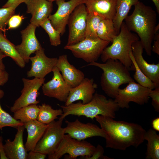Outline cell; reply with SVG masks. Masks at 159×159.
<instances>
[{
	"instance_id": "6da1fadb",
	"label": "cell",
	"mask_w": 159,
	"mask_h": 159,
	"mask_svg": "<svg viewBox=\"0 0 159 159\" xmlns=\"http://www.w3.org/2000/svg\"><path fill=\"white\" fill-rule=\"evenodd\" d=\"M95 118L105 133L106 148L125 150L130 146L138 147L145 140L146 131L138 124L101 115Z\"/></svg>"
},
{
	"instance_id": "7a4b0ae2",
	"label": "cell",
	"mask_w": 159,
	"mask_h": 159,
	"mask_svg": "<svg viewBox=\"0 0 159 159\" xmlns=\"http://www.w3.org/2000/svg\"><path fill=\"white\" fill-rule=\"evenodd\" d=\"M134 6L132 13L126 17L125 22L130 31L137 34L146 53L150 56L157 25V14L151 7L139 1Z\"/></svg>"
},
{
	"instance_id": "3957f363",
	"label": "cell",
	"mask_w": 159,
	"mask_h": 159,
	"mask_svg": "<svg viewBox=\"0 0 159 159\" xmlns=\"http://www.w3.org/2000/svg\"><path fill=\"white\" fill-rule=\"evenodd\" d=\"M59 106L63 113L59 119L63 120L69 115L85 116L92 120L98 115L115 119V113L120 108L114 100L108 99L104 95L97 92L94 94L92 100L87 103L83 104L80 101L67 106Z\"/></svg>"
},
{
	"instance_id": "277c9868",
	"label": "cell",
	"mask_w": 159,
	"mask_h": 159,
	"mask_svg": "<svg viewBox=\"0 0 159 159\" xmlns=\"http://www.w3.org/2000/svg\"><path fill=\"white\" fill-rule=\"evenodd\" d=\"M87 65L96 66L102 70L101 87L105 93L112 98L116 97L120 85L134 81L129 69L117 59H109L103 63L96 62Z\"/></svg>"
},
{
	"instance_id": "5b68a950",
	"label": "cell",
	"mask_w": 159,
	"mask_h": 159,
	"mask_svg": "<svg viewBox=\"0 0 159 159\" xmlns=\"http://www.w3.org/2000/svg\"><path fill=\"white\" fill-rule=\"evenodd\" d=\"M137 34L132 33L127 27L125 22L121 24L120 32L115 38L112 44L107 47L100 56L105 62L109 59H117L130 70H135V67L129 56L132 46L139 40Z\"/></svg>"
},
{
	"instance_id": "8992f818",
	"label": "cell",
	"mask_w": 159,
	"mask_h": 159,
	"mask_svg": "<svg viewBox=\"0 0 159 159\" xmlns=\"http://www.w3.org/2000/svg\"><path fill=\"white\" fill-rule=\"evenodd\" d=\"M95 147L84 140H78L72 138L68 134H64L55 152L48 156L49 159H59L65 154H68L64 158L76 159L78 156L80 159H87L91 156Z\"/></svg>"
},
{
	"instance_id": "52a82bcc",
	"label": "cell",
	"mask_w": 159,
	"mask_h": 159,
	"mask_svg": "<svg viewBox=\"0 0 159 159\" xmlns=\"http://www.w3.org/2000/svg\"><path fill=\"white\" fill-rule=\"evenodd\" d=\"M110 43L99 38H85L76 44L65 45L64 49L70 50L75 57L90 63L97 61Z\"/></svg>"
},
{
	"instance_id": "ba28073f",
	"label": "cell",
	"mask_w": 159,
	"mask_h": 159,
	"mask_svg": "<svg viewBox=\"0 0 159 159\" xmlns=\"http://www.w3.org/2000/svg\"><path fill=\"white\" fill-rule=\"evenodd\" d=\"M63 119H59L48 124L43 136L34 150L48 156L56 150L65 134L62 127Z\"/></svg>"
},
{
	"instance_id": "9c48e42d",
	"label": "cell",
	"mask_w": 159,
	"mask_h": 159,
	"mask_svg": "<svg viewBox=\"0 0 159 159\" xmlns=\"http://www.w3.org/2000/svg\"><path fill=\"white\" fill-rule=\"evenodd\" d=\"M128 84L125 88L119 89L115 98L114 100L119 108L128 109L130 102L140 105L148 102L151 89L135 83L134 81H130Z\"/></svg>"
},
{
	"instance_id": "30bf717a",
	"label": "cell",
	"mask_w": 159,
	"mask_h": 159,
	"mask_svg": "<svg viewBox=\"0 0 159 159\" xmlns=\"http://www.w3.org/2000/svg\"><path fill=\"white\" fill-rule=\"evenodd\" d=\"M88 13L84 4L77 6L69 19V35L67 44L69 46L76 44L85 39Z\"/></svg>"
},
{
	"instance_id": "8fae6325",
	"label": "cell",
	"mask_w": 159,
	"mask_h": 159,
	"mask_svg": "<svg viewBox=\"0 0 159 159\" xmlns=\"http://www.w3.org/2000/svg\"><path fill=\"white\" fill-rule=\"evenodd\" d=\"M24 87L21 92V95L11 107L13 112L24 107L31 104L37 105L39 101L37 100L40 93V87L44 83L45 78L35 77L32 80L23 78Z\"/></svg>"
},
{
	"instance_id": "7c38bea8",
	"label": "cell",
	"mask_w": 159,
	"mask_h": 159,
	"mask_svg": "<svg viewBox=\"0 0 159 159\" xmlns=\"http://www.w3.org/2000/svg\"><path fill=\"white\" fill-rule=\"evenodd\" d=\"M56 3L58 6L56 11L51 14L48 19L54 27L58 31L61 35L66 31V26L69 16L75 8L83 4V0H57Z\"/></svg>"
},
{
	"instance_id": "4fadbf2b",
	"label": "cell",
	"mask_w": 159,
	"mask_h": 159,
	"mask_svg": "<svg viewBox=\"0 0 159 159\" xmlns=\"http://www.w3.org/2000/svg\"><path fill=\"white\" fill-rule=\"evenodd\" d=\"M52 72V79L42 86L44 95L56 98L59 101L65 102L72 87L63 79L60 72L56 66Z\"/></svg>"
},
{
	"instance_id": "5bb4252c",
	"label": "cell",
	"mask_w": 159,
	"mask_h": 159,
	"mask_svg": "<svg viewBox=\"0 0 159 159\" xmlns=\"http://www.w3.org/2000/svg\"><path fill=\"white\" fill-rule=\"evenodd\" d=\"M65 122L67 126L64 128L65 134L75 139L81 140L93 137H105L103 130L95 124L83 123L78 119L73 122L66 120Z\"/></svg>"
},
{
	"instance_id": "9a60e30c",
	"label": "cell",
	"mask_w": 159,
	"mask_h": 159,
	"mask_svg": "<svg viewBox=\"0 0 159 159\" xmlns=\"http://www.w3.org/2000/svg\"><path fill=\"white\" fill-rule=\"evenodd\" d=\"M37 27L31 23L21 31L22 42L15 45L17 52L26 63L29 61L30 55L42 48L35 35Z\"/></svg>"
},
{
	"instance_id": "2e32d148",
	"label": "cell",
	"mask_w": 159,
	"mask_h": 159,
	"mask_svg": "<svg viewBox=\"0 0 159 159\" xmlns=\"http://www.w3.org/2000/svg\"><path fill=\"white\" fill-rule=\"evenodd\" d=\"M35 55L30 57L32 64L30 69L27 73L28 77H34L44 78L56 66L58 58H49L45 54L44 49L42 48L36 51Z\"/></svg>"
},
{
	"instance_id": "e0dca14e",
	"label": "cell",
	"mask_w": 159,
	"mask_h": 159,
	"mask_svg": "<svg viewBox=\"0 0 159 159\" xmlns=\"http://www.w3.org/2000/svg\"><path fill=\"white\" fill-rule=\"evenodd\" d=\"M131 49L139 68L154 83L155 88L159 87V63L150 64L144 59L142 55L144 48L139 40L133 43Z\"/></svg>"
},
{
	"instance_id": "ac0fdd59",
	"label": "cell",
	"mask_w": 159,
	"mask_h": 159,
	"mask_svg": "<svg viewBox=\"0 0 159 159\" xmlns=\"http://www.w3.org/2000/svg\"><path fill=\"white\" fill-rule=\"evenodd\" d=\"M97 87L92 78H85L77 86L71 87L65 105H68L77 101L81 100L83 104L89 102L92 99Z\"/></svg>"
},
{
	"instance_id": "d6986e66",
	"label": "cell",
	"mask_w": 159,
	"mask_h": 159,
	"mask_svg": "<svg viewBox=\"0 0 159 159\" xmlns=\"http://www.w3.org/2000/svg\"><path fill=\"white\" fill-rule=\"evenodd\" d=\"M25 3L27 13L32 15L30 23L37 27L48 18L52 10V2L47 0H27Z\"/></svg>"
},
{
	"instance_id": "ffe728a7",
	"label": "cell",
	"mask_w": 159,
	"mask_h": 159,
	"mask_svg": "<svg viewBox=\"0 0 159 159\" xmlns=\"http://www.w3.org/2000/svg\"><path fill=\"white\" fill-rule=\"evenodd\" d=\"M56 66L61 72L64 81L72 87L77 86L85 78L82 72L69 63L66 54L59 57Z\"/></svg>"
},
{
	"instance_id": "44dd1931",
	"label": "cell",
	"mask_w": 159,
	"mask_h": 159,
	"mask_svg": "<svg viewBox=\"0 0 159 159\" xmlns=\"http://www.w3.org/2000/svg\"><path fill=\"white\" fill-rule=\"evenodd\" d=\"M24 125L18 127L14 140L8 139L3 145V149L7 159H26L28 153L23 140Z\"/></svg>"
},
{
	"instance_id": "7402d4cb",
	"label": "cell",
	"mask_w": 159,
	"mask_h": 159,
	"mask_svg": "<svg viewBox=\"0 0 159 159\" xmlns=\"http://www.w3.org/2000/svg\"><path fill=\"white\" fill-rule=\"evenodd\" d=\"M88 13L103 19L113 20L116 13V0H83Z\"/></svg>"
},
{
	"instance_id": "603a6c76",
	"label": "cell",
	"mask_w": 159,
	"mask_h": 159,
	"mask_svg": "<svg viewBox=\"0 0 159 159\" xmlns=\"http://www.w3.org/2000/svg\"><path fill=\"white\" fill-rule=\"evenodd\" d=\"M24 126L26 129L28 134L24 145L25 148L27 152L34 150L43 136L48 125L42 123L36 120L24 123Z\"/></svg>"
},
{
	"instance_id": "cb8c5ba5",
	"label": "cell",
	"mask_w": 159,
	"mask_h": 159,
	"mask_svg": "<svg viewBox=\"0 0 159 159\" xmlns=\"http://www.w3.org/2000/svg\"><path fill=\"white\" fill-rule=\"evenodd\" d=\"M139 1L138 0H116V13L112 21L117 35L122 24L128 16L131 7Z\"/></svg>"
},
{
	"instance_id": "d4e9b609",
	"label": "cell",
	"mask_w": 159,
	"mask_h": 159,
	"mask_svg": "<svg viewBox=\"0 0 159 159\" xmlns=\"http://www.w3.org/2000/svg\"><path fill=\"white\" fill-rule=\"evenodd\" d=\"M145 140L147 141L146 159H159V135L152 129L146 131Z\"/></svg>"
},
{
	"instance_id": "484cf974",
	"label": "cell",
	"mask_w": 159,
	"mask_h": 159,
	"mask_svg": "<svg viewBox=\"0 0 159 159\" xmlns=\"http://www.w3.org/2000/svg\"><path fill=\"white\" fill-rule=\"evenodd\" d=\"M0 50L6 57H11L20 67H25L26 63L17 52L15 45L2 32H0Z\"/></svg>"
},
{
	"instance_id": "4316f807",
	"label": "cell",
	"mask_w": 159,
	"mask_h": 159,
	"mask_svg": "<svg viewBox=\"0 0 159 159\" xmlns=\"http://www.w3.org/2000/svg\"><path fill=\"white\" fill-rule=\"evenodd\" d=\"M97 34L99 38L112 43L117 35L112 20L102 19L99 23Z\"/></svg>"
},
{
	"instance_id": "83f0119b",
	"label": "cell",
	"mask_w": 159,
	"mask_h": 159,
	"mask_svg": "<svg viewBox=\"0 0 159 159\" xmlns=\"http://www.w3.org/2000/svg\"><path fill=\"white\" fill-rule=\"evenodd\" d=\"M38 106L39 111L37 120L43 124H48L63 114L62 109H54L48 104L43 103Z\"/></svg>"
},
{
	"instance_id": "f1b7e54d",
	"label": "cell",
	"mask_w": 159,
	"mask_h": 159,
	"mask_svg": "<svg viewBox=\"0 0 159 159\" xmlns=\"http://www.w3.org/2000/svg\"><path fill=\"white\" fill-rule=\"evenodd\" d=\"M39 108L36 104H31L21 107L14 112V117L23 123L36 120Z\"/></svg>"
},
{
	"instance_id": "f546056e",
	"label": "cell",
	"mask_w": 159,
	"mask_h": 159,
	"mask_svg": "<svg viewBox=\"0 0 159 159\" xmlns=\"http://www.w3.org/2000/svg\"><path fill=\"white\" fill-rule=\"evenodd\" d=\"M129 56L135 67L134 79L142 86L153 90L155 88L154 83L140 70L135 60L132 50L129 52Z\"/></svg>"
},
{
	"instance_id": "4dcf8cb0",
	"label": "cell",
	"mask_w": 159,
	"mask_h": 159,
	"mask_svg": "<svg viewBox=\"0 0 159 159\" xmlns=\"http://www.w3.org/2000/svg\"><path fill=\"white\" fill-rule=\"evenodd\" d=\"M102 19L97 15L88 12L85 38H98L97 34V27L99 22Z\"/></svg>"
},
{
	"instance_id": "1f68e13d",
	"label": "cell",
	"mask_w": 159,
	"mask_h": 159,
	"mask_svg": "<svg viewBox=\"0 0 159 159\" xmlns=\"http://www.w3.org/2000/svg\"><path fill=\"white\" fill-rule=\"evenodd\" d=\"M40 26L48 34L52 45L56 47L60 44L61 33L54 27L48 18L43 22Z\"/></svg>"
},
{
	"instance_id": "d6a6232c",
	"label": "cell",
	"mask_w": 159,
	"mask_h": 159,
	"mask_svg": "<svg viewBox=\"0 0 159 159\" xmlns=\"http://www.w3.org/2000/svg\"><path fill=\"white\" fill-rule=\"evenodd\" d=\"M24 124L2 109L0 100V129L6 127H11L17 129L18 127L23 125Z\"/></svg>"
},
{
	"instance_id": "836d02e7",
	"label": "cell",
	"mask_w": 159,
	"mask_h": 159,
	"mask_svg": "<svg viewBox=\"0 0 159 159\" xmlns=\"http://www.w3.org/2000/svg\"><path fill=\"white\" fill-rule=\"evenodd\" d=\"M15 9L11 7L0 8V32H5L6 27L10 17L14 14Z\"/></svg>"
},
{
	"instance_id": "e575fe53",
	"label": "cell",
	"mask_w": 159,
	"mask_h": 159,
	"mask_svg": "<svg viewBox=\"0 0 159 159\" xmlns=\"http://www.w3.org/2000/svg\"><path fill=\"white\" fill-rule=\"evenodd\" d=\"M152 99V105L155 111L159 112V87L150 90L149 95Z\"/></svg>"
},
{
	"instance_id": "d590c367",
	"label": "cell",
	"mask_w": 159,
	"mask_h": 159,
	"mask_svg": "<svg viewBox=\"0 0 159 159\" xmlns=\"http://www.w3.org/2000/svg\"><path fill=\"white\" fill-rule=\"evenodd\" d=\"M24 17L19 14L13 15L9 19L8 24L9 29H13L18 27L21 24Z\"/></svg>"
},
{
	"instance_id": "8d00e7d4",
	"label": "cell",
	"mask_w": 159,
	"mask_h": 159,
	"mask_svg": "<svg viewBox=\"0 0 159 159\" xmlns=\"http://www.w3.org/2000/svg\"><path fill=\"white\" fill-rule=\"evenodd\" d=\"M104 152V149L100 145L98 144L95 147V150L90 157L88 158L87 159H113L103 155Z\"/></svg>"
},
{
	"instance_id": "74e56055",
	"label": "cell",
	"mask_w": 159,
	"mask_h": 159,
	"mask_svg": "<svg viewBox=\"0 0 159 159\" xmlns=\"http://www.w3.org/2000/svg\"><path fill=\"white\" fill-rule=\"evenodd\" d=\"M9 74L5 70L0 72V87L4 85L8 80ZM4 92L0 89V99H1L4 96Z\"/></svg>"
},
{
	"instance_id": "f35d334b",
	"label": "cell",
	"mask_w": 159,
	"mask_h": 159,
	"mask_svg": "<svg viewBox=\"0 0 159 159\" xmlns=\"http://www.w3.org/2000/svg\"><path fill=\"white\" fill-rule=\"evenodd\" d=\"M153 40L154 42L152 47V51L159 55V31L155 32Z\"/></svg>"
},
{
	"instance_id": "ab89813d",
	"label": "cell",
	"mask_w": 159,
	"mask_h": 159,
	"mask_svg": "<svg viewBox=\"0 0 159 159\" xmlns=\"http://www.w3.org/2000/svg\"><path fill=\"white\" fill-rule=\"evenodd\" d=\"M28 153L27 159H44L47 155L39 152L32 150Z\"/></svg>"
},
{
	"instance_id": "60d3db41",
	"label": "cell",
	"mask_w": 159,
	"mask_h": 159,
	"mask_svg": "<svg viewBox=\"0 0 159 159\" xmlns=\"http://www.w3.org/2000/svg\"><path fill=\"white\" fill-rule=\"evenodd\" d=\"M27 0H8L4 5L3 7H11L15 9L20 4L22 3H25Z\"/></svg>"
},
{
	"instance_id": "b9f144b4",
	"label": "cell",
	"mask_w": 159,
	"mask_h": 159,
	"mask_svg": "<svg viewBox=\"0 0 159 159\" xmlns=\"http://www.w3.org/2000/svg\"><path fill=\"white\" fill-rule=\"evenodd\" d=\"M6 57V55L0 50V72L5 70V67L3 62V59Z\"/></svg>"
},
{
	"instance_id": "7bdbcfd3",
	"label": "cell",
	"mask_w": 159,
	"mask_h": 159,
	"mask_svg": "<svg viewBox=\"0 0 159 159\" xmlns=\"http://www.w3.org/2000/svg\"><path fill=\"white\" fill-rule=\"evenodd\" d=\"M152 125L153 129L155 131H159V117H157L154 119L152 122Z\"/></svg>"
},
{
	"instance_id": "ee69618b",
	"label": "cell",
	"mask_w": 159,
	"mask_h": 159,
	"mask_svg": "<svg viewBox=\"0 0 159 159\" xmlns=\"http://www.w3.org/2000/svg\"><path fill=\"white\" fill-rule=\"evenodd\" d=\"M3 138L1 136H0V153L1 159H7L5 156L2 144Z\"/></svg>"
},
{
	"instance_id": "f6af8a7d",
	"label": "cell",
	"mask_w": 159,
	"mask_h": 159,
	"mask_svg": "<svg viewBox=\"0 0 159 159\" xmlns=\"http://www.w3.org/2000/svg\"><path fill=\"white\" fill-rule=\"evenodd\" d=\"M153 2L156 7V11L159 14V0H151Z\"/></svg>"
},
{
	"instance_id": "bcb514c9",
	"label": "cell",
	"mask_w": 159,
	"mask_h": 159,
	"mask_svg": "<svg viewBox=\"0 0 159 159\" xmlns=\"http://www.w3.org/2000/svg\"><path fill=\"white\" fill-rule=\"evenodd\" d=\"M49 1L50 2H53L54 1H56L57 0H47Z\"/></svg>"
},
{
	"instance_id": "7dc6e473",
	"label": "cell",
	"mask_w": 159,
	"mask_h": 159,
	"mask_svg": "<svg viewBox=\"0 0 159 159\" xmlns=\"http://www.w3.org/2000/svg\"></svg>"
}]
</instances>
